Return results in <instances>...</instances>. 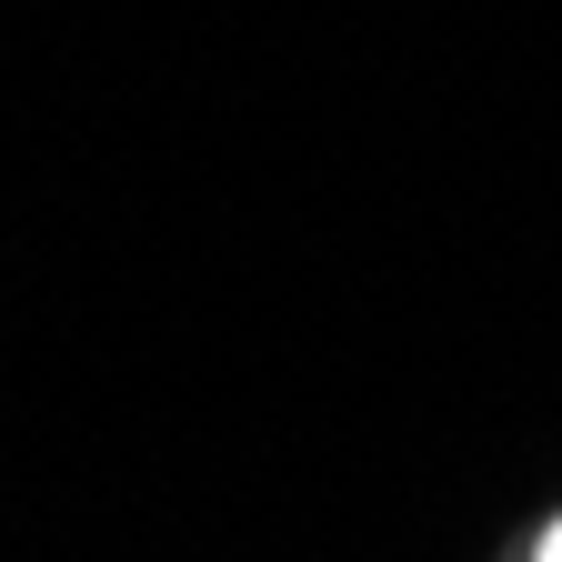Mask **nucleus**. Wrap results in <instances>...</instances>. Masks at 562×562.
Segmentation results:
<instances>
[{
	"instance_id": "f257e3e1",
	"label": "nucleus",
	"mask_w": 562,
	"mask_h": 562,
	"mask_svg": "<svg viewBox=\"0 0 562 562\" xmlns=\"http://www.w3.org/2000/svg\"><path fill=\"white\" fill-rule=\"evenodd\" d=\"M532 562H562V522H552V532H542V552H532Z\"/></svg>"
}]
</instances>
